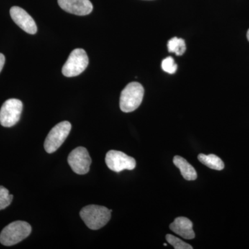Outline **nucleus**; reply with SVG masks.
Wrapping results in <instances>:
<instances>
[{
    "label": "nucleus",
    "instance_id": "1",
    "mask_svg": "<svg viewBox=\"0 0 249 249\" xmlns=\"http://www.w3.org/2000/svg\"><path fill=\"white\" fill-rule=\"evenodd\" d=\"M112 210L105 206L89 205L80 211V215L87 227L91 230H98L107 224Z\"/></svg>",
    "mask_w": 249,
    "mask_h": 249
},
{
    "label": "nucleus",
    "instance_id": "2",
    "mask_svg": "<svg viewBox=\"0 0 249 249\" xmlns=\"http://www.w3.org/2000/svg\"><path fill=\"white\" fill-rule=\"evenodd\" d=\"M144 96V88L140 83H129L121 91L120 108L124 112H132L142 104Z\"/></svg>",
    "mask_w": 249,
    "mask_h": 249
},
{
    "label": "nucleus",
    "instance_id": "3",
    "mask_svg": "<svg viewBox=\"0 0 249 249\" xmlns=\"http://www.w3.org/2000/svg\"><path fill=\"white\" fill-rule=\"evenodd\" d=\"M31 232V227L29 223L16 221L3 229L0 234V242L7 247L15 245L27 238Z\"/></svg>",
    "mask_w": 249,
    "mask_h": 249
},
{
    "label": "nucleus",
    "instance_id": "4",
    "mask_svg": "<svg viewBox=\"0 0 249 249\" xmlns=\"http://www.w3.org/2000/svg\"><path fill=\"white\" fill-rule=\"evenodd\" d=\"M88 65L89 58L84 49H74L62 67V74L69 78L78 76L86 70Z\"/></svg>",
    "mask_w": 249,
    "mask_h": 249
},
{
    "label": "nucleus",
    "instance_id": "5",
    "mask_svg": "<svg viewBox=\"0 0 249 249\" xmlns=\"http://www.w3.org/2000/svg\"><path fill=\"white\" fill-rule=\"evenodd\" d=\"M71 129V124L69 121H62L53 127L45 139L46 152L52 154L56 151L66 140Z\"/></svg>",
    "mask_w": 249,
    "mask_h": 249
},
{
    "label": "nucleus",
    "instance_id": "6",
    "mask_svg": "<svg viewBox=\"0 0 249 249\" xmlns=\"http://www.w3.org/2000/svg\"><path fill=\"white\" fill-rule=\"evenodd\" d=\"M23 109L22 101L11 98L5 101L0 109V124L6 127L15 125L20 119Z\"/></svg>",
    "mask_w": 249,
    "mask_h": 249
},
{
    "label": "nucleus",
    "instance_id": "7",
    "mask_svg": "<svg viewBox=\"0 0 249 249\" xmlns=\"http://www.w3.org/2000/svg\"><path fill=\"white\" fill-rule=\"evenodd\" d=\"M106 162L108 168L116 173H120L124 170H134L136 167V160L133 157L116 150L107 152Z\"/></svg>",
    "mask_w": 249,
    "mask_h": 249
},
{
    "label": "nucleus",
    "instance_id": "8",
    "mask_svg": "<svg viewBox=\"0 0 249 249\" xmlns=\"http://www.w3.org/2000/svg\"><path fill=\"white\" fill-rule=\"evenodd\" d=\"M67 160L73 171L78 175H85L89 171L91 157L84 147L75 148L69 155Z\"/></svg>",
    "mask_w": 249,
    "mask_h": 249
},
{
    "label": "nucleus",
    "instance_id": "9",
    "mask_svg": "<svg viewBox=\"0 0 249 249\" xmlns=\"http://www.w3.org/2000/svg\"><path fill=\"white\" fill-rule=\"evenodd\" d=\"M10 15L14 22L23 31L29 34H36L37 28L36 22L25 10L19 6H13L10 10Z\"/></svg>",
    "mask_w": 249,
    "mask_h": 249
},
{
    "label": "nucleus",
    "instance_id": "10",
    "mask_svg": "<svg viewBox=\"0 0 249 249\" xmlns=\"http://www.w3.org/2000/svg\"><path fill=\"white\" fill-rule=\"evenodd\" d=\"M58 2L64 11L76 16H87L93 10V5L89 0H58Z\"/></svg>",
    "mask_w": 249,
    "mask_h": 249
},
{
    "label": "nucleus",
    "instance_id": "11",
    "mask_svg": "<svg viewBox=\"0 0 249 249\" xmlns=\"http://www.w3.org/2000/svg\"><path fill=\"white\" fill-rule=\"evenodd\" d=\"M170 229L174 232L186 240H192L196 237L193 230V222L188 218L179 217L176 218L170 225Z\"/></svg>",
    "mask_w": 249,
    "mask_h": 249
},
{
    "label": "nucleus",
    "instance_id": "12",
    "mask_svg": "<svg viewBox=\"0 0 249 249\" xmlns=\"http://www.w3.org/2000/svg\"><path fill=\"white\" fill-rule=\"evenodd\" d=\"M174 164L179 169L183 178L188 181H194L197 178L196 169L184 158L175 156L173 159Z\"/></svg>",
    "mask_w": 249,
    "mask_h": 249
},
{
    "label": "nucleus",
    "instance_id": "13",
    "mask_svg": "<svg viewBox=\"0 0 249 249\" xmlns=\"http://www.w3.org/2000/svg\"><path fill=\"white\" fill-rule=\"evenodd\" d=\"M198 160L203 164L209 167L213 170H222L224 168V163L219 157L214 155H206L204 154H199Z\"/></svg>",
    "mask_w": 249,
    "mask_h": 249
},
{
    "label": "nucleus",
    "instance_id": "14",
    "mask_svg": "<svg viewBox=\"0 0 249 249\" xmlns=\"http://www.w3.org/2000/svg\"><path fill=\"white\" fill-rule=\"evenodd\" d=\"M168 49L170 53H175L177 55H182L186 50V42L181 38L175 37L168 42Z\"/></svg>",
    "mask_w": 249,
    "mask_h": 249
},
{
    "label": "nucleus",
    "instance_id": "15",
    "mask_svg": "<svg viewBox=\"0 0 249 249\" xmlns=\"http://www.w3.org/2000/svg\"><path fill=\"white\" fill-rule=\"evenodd\" d=\"M14 196L4 186H0V211L5 209L12 202Z\"/></svg>",
    "mask_w": 249,
    "mask_h": 249
},
{
    "label": "nucleus",
    "instance_id": "16",
    "mask_svg": "<svg viewBox=\"0 0 249 249\" xmlns=\"http://www.w3.org/2000/svg\"><path fill=\"white\" fill-rule=\"evenodd\" d=\"M165 239H166L167 242L173 246L175 249H193V247L191 245H188L178 237L170 235V234L166 235Z\"/></svg>",
    "mask_w": 249,
    "mask_h": 249
},
{
    "label": "nucleus",
    "instance_id": "17",
    "mask_svg": "<svg viewBox=\"0 0 249 249\" xmlns=\"http://www.w3.org/2000/svg\"><path fill=\"white\" fill-rule=\"evenodd\" d=\"M161 68L165 72L173 74L178 70V65L175 63L174 59L169 56L163 60L161 62Z\"/></svg>",
    "mask_w": 249,
    "mask_h": 249
},
{
    "label": "nucleus",
    "instance_id": "18",
    "mask_svg": "<svg viewBox=\"0 0 249 249\" xmlns=\"http://www.w3.org/2000/svg\"><path fill=\"white\" fill-rule=\"evenodd\" d=\"M5 63V56L2 53H0V72L2 70Z\"/></svg>",
    "mask_w": 249,
    "mask_h": 249
},
{
    "label": "nucleus",
    "instance_id": "19",
    "mask_svg": "<svg viewBox=\"0 0 249 249\" xmlns=\"http://www.w3.org/2000/svg\"><path fill=\"white\" fill-rule=\"evenodd\" d=\"M247 39H248L249 42V29L248 31H247Z\"/></svg>",
    "mask_w": 249,
    "mask_h": 249
},
{
    "label": "nucleus",
    "instance_id": "20",
    "mask_svg": "<svg viewBox=\"0 0 249 249\" xmlns=\"http://www.w3.org/2000/svg\"><path fill=\"white\" fill-rule=\"evenodd\" d=\"M163 245H164V246H167V244H165H165H163Z\"/></svg>",
    "mask_w": 249,
    "mask_h": 249
}]
</instances>
